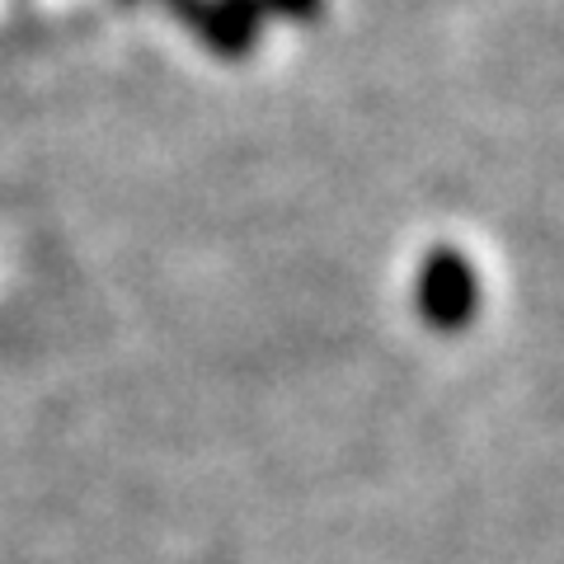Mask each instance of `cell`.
Segmentation results:
<instances>
[{"mask_svg": "<svg viewBox=\"0 0 564 564\" xmlns=\"http://www.w3.org/2000/svg\"><path fill=\"white\" fill-rule=\"evenodd\" d=\"M470 302H475V292H470V278L466 269L452 259V269L443 263V269H433V282H429V306L433 315L443 325H456V321H466L470 315Z\"/></svg>", "mask_w": 564, "mask_h": 564, "instance_id": "6da1fadb", "label": "cell"}]
</instances>
